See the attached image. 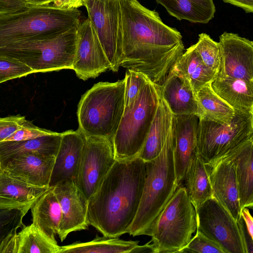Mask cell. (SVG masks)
Listing matches in <instances>:
<instances>
[{"mask_svg":"<svg viewBox=\"0 0 253 253\" xmlns=\"http://www.w3.org/2000/svg\"><path fill=\"white\" fill-rule=\"evenodd\" d=\"M122 12L123 59L121 66L142 73L161 85L183 53L181 33L159 14L137 0H119Z\"/></svg>","mask_w":253,"mask_h":253,"instance_id":"6da1fadb","label":"cell"},{"mask_svg":"<svg viewBox=\"0 0 253 253\" xmlns=\"http://www.w3.org/2000/svg\"><path fill=\"white\" fill-rule=\"evenodd\" d=\"M145 178V162L138 156L116 160L88 200L89 225L103 236L128 233L136 215Z\"/></svg>","mask_w":253,"mask_h":253,"instance_id":"7a4b0ae2","label":"cell"},{"mask_svg":"<svg viewBox=\"0 0 253 253\" xmlns=\"http://www.w3.org/2000/svg\"><path fill=\"white\" fill-rule=\"evenodd\" d=\"M173 147L172 122L159 155L145 162L142 196L128 232L130 235L150 236L157 218L179 186L174 165Z\"/></svg>","mask_w":253,"mask_h":253,"instance_id":"3957f363","label":"cell"},{"mask_svg":"<svg viewBox=\"0 0 253 253\" xmlns=\"http://www.w3.org/2000/svg\"><path fill=\"white\" fill-rule=\"evenodd\" d=\"M81 11L53 5H29L24 10L0 14V47L59 35L80 24Z\"/></svg>","mask_w":253,"mask_h":253,"instance_id":"277c9868","label":"cell"},{"mask_svg":"<svg viewBox=\"0 0 253 253\" xmlns=\"http://www.w3.org/2000/svg\"><path fill=\"white\" fill-rule=\"evenodd\" d=\"M125 81L99 82L84 93L78 104L79 130L85 137L112 139L125 109Z\"/></svg>","mask_w":253,"mask_h":253,"instance_id":"5b68a950","label":"cell"},{"mask_svg":"<svg viewBox=\"0 0 253 253\" xmlns=\"http://www.w3.org/2000/svg\"><path fill=\"white\" fill-rule=\"evenodd\" d=\"M161 97V85L147 78L133 104L124 110L112 139L116 160L138 156Z\"/></svg>","mask_w":253,"mask_h":253,"instance_id":"8992f818","label":"cell"},{"mask_svg":"<svg viewBox=\"0 0 253 253\" xmlns=\"http://www.w3.org/2000/svg\"><path fill=\"white\" fill-rule=\"evenodd\" d=\"M196 213L185 187L179 185L152 230L155 253H179L196 231Z\"/></svg>","mask_w":253,"mask_h":253,"instance_id":"52a82bcc","label":"cell"},{"mask_svg":"<svg viewBox=\"0 0 253 253\" xmlns=\"http://www.w3.org/2000/svg\"><path fill=\"white\" fill-rule=\"evenodd\" d=\"M77 29H72L51 38L0 47V56L21 62L35 73L72 70Z\"/></svg>","mask_w":253,"mask_h":253,"instance_id":"ba28073f","label":"cell"},{"mask_svg":"<svg viewBox=\"0 0 253 253\" xmlns=\"http://www.w3.org/2000/svg\"><path fill=\"white\" fill-rule=\"evenodd\" d=\"M235 111L228 124L199 119L197 153L205 164L218 161L253 139V114Z\"/></svg>","mask_w":253,"mask_h":253,"instance_id":"9c48e42d","label":"cell"},{"mask_svg":"<svg viewBox=\"0 0 253 253\" xmlns=\"http://www.w3.org/2000/svg\"><path fill=\"white\" fill-rule=\"evenodd\" d=\"M88 19L110 63L117 72L123 59L122 12L117 0H84Z\"/></svg>","mask_w":253,"mask_h":253,"instance_id":"30bf717a","label":"cell"},{"mask_svg":"<svg viewBox=\"0 0 253 253\" xmlns=\"http://www.w3.org/2000/svg\"><path fill=\"white\" fill-rule=\"evenodd\" d=\"M195 209L197 231L225 253H246L237 221L213 195Z\"/></svg>","mask_w":253,"mask_h":253,"instance_id":"8fae6325","label":"cell"},{"mask_svg":"<svg viewBox=\"0 0 253 253\" xmlns=\"http://www.w3.org/2000/svg\"><path fill=\"white\" fill-rule=\"evenodd\" d=\"M116 160L112 140L99 136L85 137L75 184L87 200Z\"/></svg>","mask_w":253,"mask_h":253,"instance_id":"7c38bea8","label":"cell"},{"mask_svg":"<svg viewBox=\"0 0 253 253\" xmlns=\"http://www.w3.org/2000/svg\"><path fill=\"white\" fill-rule=\"evenodd\" d=\"M110 69V63L87 18L80 23L77 29L72 70L79 79L85 81Z\"/></svg>","mask_w":253,"mask_h":253,"instance_id":"4fadbf2b","label":"cell"},{"mask_svg":"<svg viewBox=\"0 0 253 253\" xmlns=\"http://www.w3.org/2000/svg\"><path fill=\"white\" fill-rule=\"evenodd\" d=\"M221 59L217 74L253 82V42L237 34L219 36Z\"/></svg>","mask_w":253,"mask_h":253,"instance_id":"5bb4252c","label":"cell"},{"mask_svg":"<svg viewBox=\"0 0 253 253\" xmlns=\"http://www.w3.org/2000/svg\"><path fill=\"white\" fill-rule=\"evenodd\" d=\"M53 191L61 209L58 235L63 242L70 233L88 228V200L72 180L58 183L53 187Z\"/></svg>","mask_w":253,"mask_h":253,"instance_id":"9a60e30c","label":"cell"},{"mask_svg":"<svg viewBox=\"0 0 253 253\" xmlns=\"http://www.w3.org/2000/svg\"><path fill=\"white\" fill-rule=\"evenodd\" d=\"M205 165L213 196L237 221L242 209L233 161L226 156Z\"/></svg>","mask_w":253,"mask_h":253,"instance_id":"2e32d148","label":"cell"},{"mask_svg":"<svg viewBox=\"0 0 253 253\" xmlns=\"http://www.w3.org/2000/svg\"><path fill=\"white\" fill-rule=\"evenodd\" d=\"M199 121V117L195 115L173 117V160L179 185L184 181L189 166L197 154Z\"/></svg>","mask_w":253,"mask_h":253,"instance_id":"e0dca14e","label":"cell"},{"mask_svg":"<svg viewBox=\"0 0 253 253\" xmlns=\"http://www.w3.org/2000/svg\"><path fill=\"white\" fill-rule=\"evenodd\" d=\"M55 157L23 154L13 157L1 167L2 171L29 184L48 187Z\"/></svg>","mask_w":253,"mask_h":253,"instance_id":"ac0fdd59","label":"cell"},{"mask_svg":"<svg viewBox=\"0 0 253 253\" xmlns=\"http://www.w3.org/2000/svg\"><path fill=\"white\" fill-rule=\"evenodd\" d=\"M79 129L62 132L60 147L55 157L49 186L54 187L65 180L75 182L85 141Z\"/></svg>","mask_w":253,"mask_h":253,"instance_id":"d6986e66","label":"cell"},{"mask_svg":"<svg viewBox=\"0 0 253 253\" xmlns=\"http://www.w3.org/2000/svg\"><path fill=\"white\" fill-rule=\"evenodd\" d=\"M211 86L235 111L253 114V82L216 75Z\"/></svg>","mask_w":253,"mask_h":253,"instance_id":"ffe728a7","label":"cell"},{"mask_svg":"<svg viewBox=\"0 0 253 253\" xmlns=\"http://www.w3.org/2000/svg\"><path fill=\"white\" fill-rule=\"evenodd\" d=\"M161 86L162 97L174 115L198 117L196 95L186 80L170 72Z\"/></svg>","mask_w":253,"mask_h":253,"instance_id":"44dd1931","label":"cell"},{"mask_svg":"<svg viewBox=\"0 0 253 253\" xmlns=\"http://www.w3.org/2000/svg\"><path fill=\"white\" fill-rule=\"evenodd\" d=\"M226 156H228L234 164L241 209L245 207L252 209L253 139L244 142Z\"/></svg>","mask_w":253,"mask_h":253,"instance_id":"7402d4cb","label":"cell"},{"mask_svg":"<svg viewBox=\"0 0 253 253\" xmlns=\"http://www.w3.org/2000/svg\"><path fill=\"white\" fill-rule=\"evenodd\" d=\"M62 137V132H54L30 140L0 142L1 168L9 159L18 155L35 153L56 157Z\"/></svg>","mask_w":253,"mask_h":253,"instance_id":"603a6c76","label":"cell"},{"mask_svg":"<svg viewBox=\"0 0 253 253\" xmlns=\"http://www.w3.org/2000/svg\"><path fill=\"white\" fill-rule=\"evenodd\" d=\"M33 224L50 240L57 242L62 212L59 202L50 187L33 204L31 207Z\"/></svg>","mask_w":253,"mask_h":253,"instance_id":"cb8c5ba5","label":"cell"},{"mask_svg":"<svg viewBox=\"0 0 253 253\" xmlns=\"http://www.w3.org/2000/svg\"><path fill=\"white\" fill-rule=\"evenodd\" d=\"M50 187H39L0 173V208L33 205Z\"/></svg>","mask_w":253,"mask_h":253,"instance_id":"d4e9b609","label":"cell"},{"mask_svg":"<svg viewBox=\"0 0 253 253\" xmlns=\"http://www.w3.org/2000/svg\"><path fill=\"white\" fill-rule=\"evenodd\" d=\"M174 115L162 96L138 157L144 162L150 161L160 153L165 143Z\"/></svg>","mask_w":253,"mask_h":253,"instance_id":"484cf974","label":"cell"},{"mask_svg":"<svg viewBox=\"0 0 253 253\" xmlns=\"http://www.w3.org/2000/svg\"><path fill=\"white\" fill-rule=\"evenodd\" d=\"M170 72L186 80L196 95L200 89L211 83L217 75L205 65L194 44L180 56Z\"/></svg>","mask_w":253,"mask_h":253,"instance_id":"4316f807","label":"cell"},{"mask_svg":"<svg viewBox=\"0 0 253 253\" xmlns=\"http://www.w3.org/2000/svg\"><path fill=\"white\" fill-rule=\"evenodd\" d=\"M155 0L178 20L207 24L214 17L215 12L213 0Z\"/></svg>","mask_w":253,"mask_h":253,"instance_id":"83f0119b","label":"cell"},{"mask_svg":"<svg viewBox=\"0 0 253 253\" xmlns=\"http://www.w3.org/2000/svg\"><path fill=\"white\" fill-rule=\"evenodd\" d=\"M196 98L199 119L228 124L235 116V110L213 91L211 83L198 91Z\"/></svg>","mask_w":253,"mask_h":253,"instance_id":"f1b7e54d","label":"cell"},{"mask_svg":"<svg viewBox=\"0 0 253 253\" xmlns=\"http://www.w3.org/2000/svg\"><path fill=\"white\" fill-rule=\"evenodd\" d=\"M184 181L185 188L195 209L213 196L205 163L197 153L189 166Z\"/></svg>","mask_w":253,"mask_h":253,"instance_id":"f546056e","label":"cell"},{"mask_svg":"<svg viewBox=\"0 0 253 253\" xmlns=\"http://www.w3.org/2000/svg\"><path fill=\"white\" fill-rule=\"evenodd\" d=\"M32 205L0 208V253H16V236Z\"/></svg>","mask_w":253,"mask_h":253,"instance_id":"4dcf8cb0","label":"cell"},{"mask_svg":"<svg viewBox=\"0 0 253 253\" xmlns=\"http://www.w3.org/2000/svg\"><path fill=\"white\" fill-rule=\"evenodd\" d=\"M138 243V241H126L119 237L96 236L87 242L61 246L59 253H131Z\"/></svg>","mask_w":253,"mask_h":253,"instance_id":"1f68e13d","label":"cell"},{"mask_svg":"<svg viewBox=\"0 0 253 253\" xmlns=\"http://www.w3.org/2000/svg\"><path fill=\"white\" fill-rule=\"evenodd\" d=\"M61 248L33 223L17 234L16 253H59Z\"/></svg>","mask_w":253,"mask_h":253,"instance_id":"d6a6232c","label":"cell"},{"mask_svg":"<svg viewBox=\"0 0 253 253\" xmlns=\"http://www.w3.org/2000/svg\"><path fill=\"white\" fill-rule=\"evenodd\" d=\"M195 49L204 63L217 74L220 64L221 51L219 42L213 41L205 33L199 35Z\"/></svg>","mask_w":253,"mask_h":253,"instance_id":"836d02e7","label":"cell"},{"mask_svg":"<svg viewBox=\"0 0 253 253\" xmlns=\"http://www.w3.org/2000/svg\"><path fill=\"white\" fill-rule=\"evenodd\" d=\"M32 73H35L34 71L26 64L0 56V84Z\"/></svg>","mask_w":253,"mask_h":253,"instance_id":"e575fe53","label":"cell"},{"mask_svg":"<svg viewBox=\"0 0 253 253\" xmlns=\"http://www.w3.org/2000/svg\"><path fill=\"white\" fill-rule=\"evenodd\" d=\"M146 79L147 77L142 73L127 70L124 78L125 109L133 104Z\"/></svg>","mask_w":253,"mask_h":253,"instance_id":"d590c367","label":"cell"},{"mask_svg":"<svg viewBox=\"0 0 253 253\" xmlns=\"http://www.w3.org/2000/svg\"><path fill=\"white\" fill-rule=\"evenodd\" d=\"M179 253H225L219 245L198 231Z\"/></svg>","mask_w":253,"mask_h":253,"instance_id":"8d00e7d4","label":"cell"},{"mask_svg":"<svg viewBox=\"0 0 253 253\" xmlns=\"http://www.w3.org/2000/svg\"><path fill=\"white\" fill-rule=\"evenodd\" d=\"M54 132L49 130L39 127L25 119L22 127L14 132L3 141H23L34 139Z\"/></svg>","mask_w":253,"mask_h":253,"instance_id":"74e56055","label":"cell"},{"mask_svg":"<svg viewBox=\"0 0 253 253\" xmlns=\"http://www.w3.org/2000/svg\"><path fill=\"white\" fill-rule=\"evenodd\" d=\"M25 120V117L20 115L0 118V142L19 129Z\"/></svg>","mask_w":253,"mask_h":253,"instance_id":"f35d334b","label":"cell"},{"mask_svg":"<svg viewBox=\"0 0 253 253\" xmlns=\"http://www.w3.org/2000/svg\"><path fill=\"white\" fill-rule=\"evenodd\" d=\"M28 5L24 0H0V14L21 11Z\"/></svg>","mask_w":253,"mask_h":253,"instance_id":"ab89813d","label":"cell"},{"mask_svg":"<svg viewBox=\"0 0 253 253\" xmlns=\"http://www.w3.org/2000/svg\"><path fill=\"white\" fill-rule=\"evenodd\" d=\"M239 226L246 253H253V237L249 233L244 221L241 216L237 221Z\"/></svg>","mask_w":253,"mask_h":253,"instance_id":"60d3db41","label":"cell"},{"mask_svg":"<svg viewBox=\"0 0 253 253\" xmlns=\"http://www.w3.org/2000/svg\"><path fill=\"white\" fill-rule=\"evenodd\" d=\"M53 5L59 9L71 10L84 5V0H52Z\"/></svg>","mask_w":253,"mask_h":253,"instance_id":"b9f144b4","label":"cell"},{"mask_svg":"<svg viewBox=\"0 0 253 253\" xmlns=\"http://www.w3.org/2000/svg\"><path fill=\"white\" fill-rule=\"evenodd\" d=\"M224 2L228 3L242 8L246 13L253 12V0H222Z\"/></svg>","mask_w":253,"mask_h":253,"instance_id":"7bdbcfd3","label":"cell"},{"mask_svg":"<svg viewBox=\"0 0 253 253\" xmlns=\"http://www.w3.org/2000/svg\"><path fill=\"white\" fill-rule=\"evenodd\" d=\"M241 216L249 233L251 236L253 237V219L249 208L246 207L243 208L241 210Z\"/></svg>","mask_w":253,"mask_h":253,"instance_id":"ee69618b","label":"cell"},{"mask_svg":"<svg viewBox=\"0 0 253 253\" xmlns=\"http://www.w3.org/2000/svg\"><path fill=\"white\" fill-rule=\"evenodd\" d=\"M155 253V249L152 244L151 240L143 245H139L138 244L131 252V253Z\"/></svg>","mask_w":253,"mask_h":253,"instance_id":"f6af8a7d","label":"cell"},{"mask_svg":"<svg viewBox=\"0 0 253 253\" xmlns=\"http://www.w3.org/2000/svg\"><path fill=\"white\" fill-rule=\"evenodd\" d=\"M29 5H48L52 2V0H24Z\"/></svg>","mask_w":253,"mask_h":253,"instance_id":"bcb514c9","label":"cell"},{"mask_svg":"<svg viewBox=\"0 0 253 253\" xmlns=\"http://www.w3.org/2000/svg\"><path fill=\"white\" fill-rule=\"evenodd\" d=\"M1 165H0V173L1 172Z\"/></svg>","mask_w":253,"mask_h":253,"instance_id":"7dc6e473","label":"cell"},{"mask_svg":"<svg viewBox=\"0 0 253 253\" xmlns=\"http://www.w3.org/2000/svg\"></svg>","mask_w":253,"mask_h":253,"instance_id":"c3c4849f","label":"cell"}]
</instances>
